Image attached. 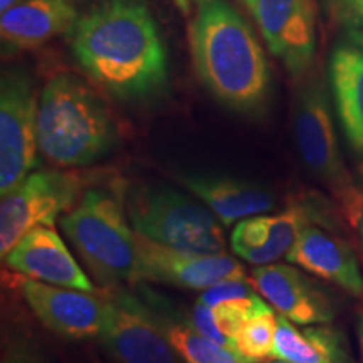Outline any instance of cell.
<instances>
[{"mask_svg": "<svg viewBox=\"0 0 363 363\" xmlns=\"http://www.w3.org/2000/svg\"><path fill=\"white\" fill-rule=\"evenodd\" d=\"M72 54L91 79L121 99H148L169 81L165 44L136 0H108L78 21Z\"/></svg>", "mask_w": 363, "mask_h": 363, "instance_id": "cell-1", "label": "cell"}, {"mask_svg": "<svg viewBox=\"0 0 363 363\" xmlns=\"http://www.w3.org/2000/svg\"><path fill=\"white\" fill-rule=\"evenodd\" d=\"M190 48L199 78L238 113L259 111L269 96V66L247 21L229 0H195Z\"/></svg>", "mask_w": 363, "mask_h": 363, "instance_id": "cell-2", "label": "cell"}, {"mask_svg": "<svg viewBox=\"0 0 363 363\" xmlns=\"http://www.w3.org/2000/svg\"><path fill=\"white\" fill-rule=\"evenodd\" d=\"M116 125L101 98L72 74L48 81L39 96V152L57 167H84L115 147Z\"/></svg>", "mask_w": 363, "mask_h": 363, "instance_id": "cell-3", "label": "cell"}, {"mask_svg": "<svg viewBox=\"0 0 363 363\" xmlns=\"http://www.w3.org/2000/svg\"><path fill=\"white\" fill-rule=\"evenodd\" d=\"M128 217L118 187L84 190L76 207L61 217L62 230L79 259L110 288L138 281V244Z\"/></svg>", "mask_w": 363, "mask_h": 363, "instance_id": "cell-4", "label": "cell"}, {"mask_svg": "<svg viewBox=\"0 0 363 363\" xmlns=\"http://www.w3.org/2000/svg\"><path fill=\"white\" fill-rule=\"evenodd\" d=\"M293 133L308 172L333 195L345 219L357 225L363 194L345 167L323 78L315 69L303 76V83L294 96Z\"/></svg>", "mask_w": 363, "mask_h": 363, "instance_id": "cell-5", "label": "cell"}, {"mask_svg": "<svg viewBox=\"0 0 363 363\" xmlns=\"http://www.w3.org/2000/svg\"><path fill=\"white\" fill-rule=\"evenodd\" d=\"M133 230L153 242L182 251L224 252L222 224L201 201L169 187H142L128 199Z\"/></svg>", "mask_w": 363, "mask_h": 363, "instance_id": "cell-6", "label": "cell"}, {"mask_svg": "<svg viewBox=\"0 0 363 363\" xmlns=\"http://www.w3.org/2000/svg\"><path fill=\"white\" fill-rule=\"evenodd\" d=\"M83 195L78 174L59 170L33 172L0 202V254L2 259L24 235L39 225L54 227Z\"/></svg>", "mask_w": 363, "mask_h": 363, "instance_id": "cell-7", "label": "cell"}, {"mask_svg": "<svg viewBox=\"0 0 363 363\" xmlns=\"http://www.w3.org/2000/svg\"><path fill=\"white\" fill-rule=\"evenodd\" d=\"M39 98L22 69H6L0 83V194L6 195L38 165Z\"/></svg>", "mask_w": 363, "mask_h": 363, "instance_id": "cell-8", "label": "cell"}, {"mask_svg": "<svg viewBox=\"0 0 363 363\" xmlns=\"http://www.w3.org/2000/svg\"><path fill=\"white\" fill-rule=\"evenodd\" d=\"M98 338L115 363H184L155 311L131 294L116 293L106 299Z\"/></svg>", "mask_w": 363, "mask_h": 363, "instance_id": "cell-9", "label": "cell"}, {"mask_svg": "<svg viewBox=\"0 0 363 363\" xmlns=\"http://www.w3.org/2000/svg\"><path fill=\"white\" fill-rule=\"evenodd\" d=\"M331 224L333 216L320 197L303 199L276 216L259 214L238 222L230 234V246L240 259L264 266L286 257L306 225Z\"/></svg>", "mask_w": 363, "mask_h": 363, "instance_id": "cell-10", "label": "cell"}, {"mask_svg": "<svg viewBox=\"0 0 363 363\" xmlns=\"http://www.w3.org/2000/svg\"><path fill=\"white\" fill-rule=\"evenodd\" d=\"M269 51L294 78L313 69L316 0H244Z\"/></svg>", "mask_w": 363, "mask_h": 363, "instance_id": "cell-11", "label": "cell"}, {"mask_svg": "<svg viewBox=\"0 0 363 363\" xmlns=\"http://www.w3.org/2000/svg\"><path fill=\"white\" fill-rule=\"evenodd\" d=\"M136 234V233H135ZM138 281L184 289L211 288L219 281L246 276L244 267L224 252H192L153 242L136 234Z\"/></svg>", "mask_w": 363, "mask_h": 363, "instance_id": "cell-12", "label": "cell"}, {"mask_svg": "<svg viewBox=\"0 0 363 363\" xmlns=\"http://www.w3.org/2000/svg\"><path fill=\"white\" fill-rule=\"evenodd\" d=\"M19 291L35 318L52 333L69 340L99 337L106 299L94 296L93 291L65 288L22 278Z\"/></svg>", "mask_w": 363, "mask_h": 363, "instance_id": "cell-13", "label": "cell"}, {"mask_svg": "<svg viewBox=\"0 0 363 363\" xmlns=\"http://www.w3.org/2000/svg\"><path fill=\"white\" fill-rule=\"evenodd\" d=\"M251 283L281 316L296 325H325L337 316L333 299L294 264L257 266Z\"/></svg>", "mask_w": 363, "mask_h": 363, "instance_id": "cell-14", "label": "cell"}, {"mask_svg": "<svg viewBox=\"0 0 363 363\" xmlns=\"http://www.w3.org/2000/svg\"><path fill=\"white\" fill-rule=\"evenodd\" d=\"M4 261L24 278L79 291H94L83 267L51 225H39L29 230L7 252Z\"/></svg>", "mask_w": 363, "mask_h": 363, "instance_id": "cell-15", "label": "cell"}, {"mask_svg": "<svg viewBox=\"0 0 363 363\" xmlns=\"http://www.w3.org/2000/svg\"><path fill=\"white\" fill-rule=\"evenodd\" d=\"M289 264L363 298V274L353 249L321 225H306L286 254Z\"/></svg>", "mask_w": 363, "mask_h": 363, "instance_id": "cell-16", "label": "cell"}, {"mask_svg": "<svg viewBox=\"0 0 363 363\" xmlns=\"http://www.w3.org/2000/svg\"><path fill=\"white\" fill-rule=\"evenodd\" d=\"M179 180L227 227L276 207L271 190L247 180L214 174H182Z\"/></svg>", "mask_w": 363, "mask_h": 363, "instance_id": "cell-17", "label": "cell"}, {"mask_svg": "<svg viewBox=\"0 0 363 363\" xmlns=\"http://www.w3.org/2000/svg\"><path fill=\"white\" fill-rule=\"evenodd\" d=\"M78 13L67 0H22L2 12V43L13 49H34L56 35L74 30Z\"/></svg>", "mask_w": 363, "mask_h": 363, "instance_id": "cell-18", "label": "cell"}, {"mask_svg": "<svg viewBox=\"0 0 363 363\" xmlns=\"http://www.w3.org/2000/svg\"><path fill=\"white\" fill-rule=\"evenodd\" d=\"M330 83L350 147L363 155V49L340 44L330 59Z\"/></svg>", "mask_w": 363, "mask_h": 363, "instance_id": "cell-19", "label": "cell"}, {"mask_svg": "<svg viewBox=\"0 0 363 363\" xmlns=\"http://www.w3.org/2000/svg\"><path fill=\"white\" fill-rule=\"evenodd\" d=\"M272 358L294 363H353L345 337L325 325L303 326L278 316Z\"/></svg>", "mask_w": 363, "mask_h": 363, "instance_id": "cell-20", "label": "cell"}, {"mask_svg": "<svg viewBox=\"0 0 363 363\" xmlns=\"http://www.w3.org/2000/svg\"><path fill=\"white\" fill-rule=\"evenodd\" d=\"M167 338L184 363H246L238 353L212 342L197 331L190 321L157 315Z\"/></svg>", "mask_w": 363, "mask_h": 363, "instance_id": "cell-21", "label": "cell"}, {"mask_svg": "<svg viewBox=\"0 0 363 363\" xmlns=\"http://www.w3.org/2000/svg\"><path fill=\"white\" fill-rule=\"evenodd\" d=\"M278 316L267 310L259 313L240 326L234 335V350L246 363H266L272 358Z\"/></svg>", "mask_w": 363, "mask_h": 363, "instance_id": "cell-22", "label": "cell"}, {"mask_svg": "<svg viewBox=\"0 0 363 363\" xmlns=\"http://www.w3.org/2000/svg\"><path fill=\"white\" fill-rule=\"evenodd\" d=\"M212 310H214V316L219 328L224 331L227 338L233 340L234 335L238 333L240 326L246 323V321L259 315V313L271 310V306L257 294H251V296L229 299V301L214 306Z\"/></svg>", "mask_w": 363, "mask_h": 363, "instance_id": "cell-23", "label": "cell"}, {"mask_svg": "<svg viewBox=\"0 0 363 363\" xmlns=\"http://www.w3.org/2000/svg\"><path fill=\"white\" fill-rule=\"evenodd\" d=\"M252 288V283L246 278V276H239V278L219 281V283L211 286V288L203 289L199 299H202L207 306L214 308L217 305H220V303L229 301V299L251 296V294H254Z\"/></svg>", "mask_w": 363, "mask_h": 363, "instance_id": "cell-24", "label": "cell"}, {"mask_svg": "<svg viewBox=\"0 0 363 363\" xmlns=\"http://www.w3.org/2000/svg\"><path fill=\"white\" fill-rule=\"evenodd\" d=\"M328 13L347 27L355 39H363V0H325Z\"/></svg>", "mask_w": 363, "mask_h": 363, "instance_id": "cell-25", "label": "cell"}, {"mask_svg": "<svg viewBox=\"0 0 363 363\" xmlns=\"http://www.w3.org/2000/svg\"><path fill=\"white\" fill-rule=\"evenodd\" d=\"M189 321L192 323L195 330L201 331L203 337H207L208 340H212V342L219 343L222 347L229 348V350H233L235 353L233 340L225 337L224 331H222L219 328V325H217L214 310H212L211 306H207L202 299H197V303L194 305Z\"/></svg>", "mask_w": 363, "mask_h": 363, "instance_id": "cell-26", "label": "cell"}, {"mask_svg": "<svg viewBox=\"0 0 363 363\" xmlns=\"http://www.w3.org/2000/svg\"><path fill=\"white\" fill-rule=\"evenodd\" d=\"M0 363H45V358L33 342L16 338L4 347Z\"/></svg>", "mask_w": 363, "mask_h": 363, "instance_id": "cell-27", "label": "cell"}, {"mask_svg": "<svg viewBox=\"0 0 363 363\" xmlns=\"http://www.w3.org/2000/svg\"><path fill=\"white\" fill-rule=\"evenodd\" d=\"M357 335H358V347H360V357L363 363V303L360 310H358V316H357Z\"/></svg>", "mask_w": 363, "mask_h": 363, "instance_id": "cell-28", "label": "cell"}, {"mask_svg": "<svg viewBox=\"0 0 363 363\" xmlns=\"http://www.w3.org/2000/svg\"><path fill=\"white\" fill-rule=\"evenodd\" d=\"M174 4L180 9L182 12L189 13L190 7H192V4H194V0H174Z\"/></svg>", "mask_w": 363, "mask_h": 363, "instance_id": "cell-29", "label": "cell"}, {"mask_svg": "<svg viewBox=\"0 0 363 363\" xmlns=\"http://www.w3.org/2000/svg\"><path fill=\"white\" fill-rule=\"evenodd\" d=\"M22 0H0V11L6 12L9 9H12L13 6H17V4H21Z\"/></svg>", "mask_w": 363, "mask_h": 363, "instance_id": "cell-30", "label": "cell"}, {"mask_svg": "<svg viewBox=\"0 0 363 363\" xmlns=\"http://www.w3.org/2000/svg\"><path fill=\"white\" fill-rule=\"evenodd\" d=\"M355 227H358V233H360V238L363 240V203H362L360 214H358V219H357V225Z\"/></svg>", "mask_w": 363, "mask_h": 363, "instance_id": "cell-31", "label": "cell"}, {"mask_svg": "<svg viewBox=\"0 0 363 363\" xmlns=\"http://www.w3.org/2000/svg\"><path fill=\"white\" fill-rule=\"evenodd\" d=\"M266 363H294V362H286V360H279V358H272L271 362H266Z\"/></svg>", "mask_w": 363, "mask_h": 363, "instance_id": "cell-32", "label": "cell"}]
</instances>
